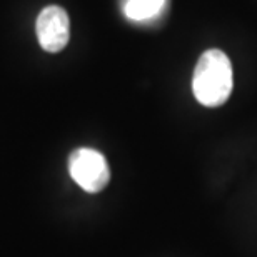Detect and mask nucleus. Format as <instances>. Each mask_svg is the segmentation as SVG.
I'll return each mask as SVG.
<instances>
[{
	"label": "nucleus",
	"instance_id": "1",
	"mask_svg": "<svg viewBox=\"0 0 257 257\" xmlns=\"http://www.w3.org/2000/svg\"><path fill=\"white\" fill-rule=\"evenodd\" d=\"M232 64L222 50L210 49L200 55L192 77L194 97L204 107H220L232 94Z\"/></svg>",
	"mask_w": 257,
	"mask_h": 257
},
{
	"label": "nucleus",
	"instance_id": "2",
	"mask_svg": "<svg viewBox=\"0 0 257 257\" xmlns=\"http://www.w3.org/2000/svg\"><path fill=\"white\" fill-rule=\"evenodd\" d=\"M69 172L77 186H80L89 194L104 191L110 182L109 164L95 149H75L69 157Z\"/></svg>",
	"mask_w": 257,
	"mask_h": 257
},
{
	"label": "nucleus",
	"instance_id": "3",
	"mask_svg": "<svg viewBox=\"0 0 257 257\" xmlns=\"http://www.w3.org/2000/svg\"><path fill=\"white\" fill-rule=\"evenodd\" d=\"M39 44L45 52H60L70 39L69 14L59 5H49L39 14L35 22Z\"/></svg>",
	"mask_w": 257,
	"mask_h": 257
},
{
	"label": "nucleus",
	"instance_id": "4",
	"mask_svg": "<svg viewBox=\"0 0 257 257\" xmlns=\"http://www.w3.org/2000/svg\"><path fill=\"white\" fill-rule=\"evenodd\" d=\"M167 5L169 0H127L122 10L132 22H152L166 12Z\"/></svg>",
	"mask_w": 257,
	"mask_h": 257
},
{
	"label": "nucleus",
	"instance_id": "5",
	"mask_svg": "<svg viewBox=\"0 0 257 257\" xmlns=\"http://www.w3.org/2000/svg\"><path fill=\"white\" fill-rule=\"evenodd\" d=\"M124 2H127V0H122V4H124Z\"/></svg>",
	"mask_w": 257,
	"mask_h": 257
}]
</instances>
